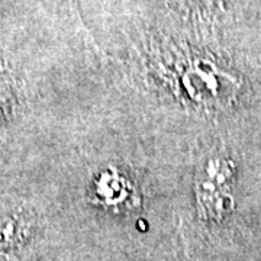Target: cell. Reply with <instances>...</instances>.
I'll list each match as a JSON object with an SVG mask.
<instances>
[{
  "instance_id": "obj_1",
  "label": "cell",
  "mask_w": 261,
  "mask_h": 261,
  "mask_svg": "<svg viewBox=\"0 0 261 261\" xmlns=\"http://www.w3.org/2000/svg\"><path fill=\"white\" fill-rule=\"evenodd\" d=\"M232 163L211 159L196 174V197L206 218L221 219L232 206Z\"/></svg>"
},
{
  "instance_id": "obj_2",
  "label": "cell",
  "mask_w": 261,
  "mask_h": 261,
  "mask_svg": "<svg viewBox=\"0 0 261 261\" xmlns=\"http://www.w3.org/2000/svg\"><path fill=\"white\" fill-rule=\"evenodd\" d=\"M187 96L199 105L219 108L232 100L240 87V80L231 73L219 70L211 63L195 64L183 75Z\"/></svg>"
},
{
  "instance_id": "obj_3",
  "label": "cell",
  "mask_w": 261,
  "mask_h": 261,
  "mask_svg": "<svg viewBox=\"0 0 261 261\" xmlns=\"http://www.w3.org/2000/svg\"><path fill=\"white\" fill-rule=\"evenodd\" d=\"M93 200L116 214L130 212L140 206V195L137 187L125 174L116 168H108L96 178Z\"/></svg>"
},
{
  "instance_id": "obj_4",
  "label": "cell",
  "mask_w": 261,
  "mask_h": 261,
  "mask_svg": "<svg viewBox=\"0 0 261 261\" xmlns=\"http://www.w3.org/2000/svg\"><path fill=\"white\" fill-rule=\"evenodd\" d=\"M185 9L192 10H205L212 6L215 0H178Z\"/></svg>"
}]
</instances>
